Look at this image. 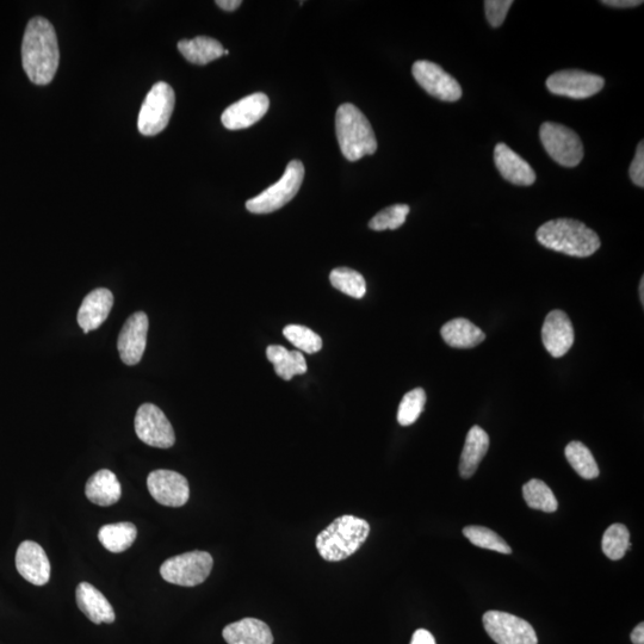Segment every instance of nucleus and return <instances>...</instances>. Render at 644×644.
I'll return each mask as SVG.
<instances>
[{"label": "nucleus", "instance_id": "1", "mask_svg": "<svg viewBox=\"0 0 644 644\" xmlns=\"http://www.w3.org/2000/svg\"><path fill=\"white\" fill-rule=\"evenodd\" d=\"M60 52L53 24L43 17L30 20L22 41L24 72L35 85H48L58 71Z\"/></svg>", "mask_w": 644, "mask_h": 644}, {"label": "nucleus", "instance_id": "2", "mask_svg": "<svg viewBox=\"0 0 644 644\" xmlns=\"http://www.w3.org/2000/svg\"><path fill=\"white\" fill-rule=\"evenodd\" d=\"M536 237L549 250L579 258L591 257L602 245L596 232L573 219L548 221L538 228Z\"/></svg>", "mask_w": 644, "mask_h": 644}, {"label": "nucleus", "instance_id": "3", "mask_svg": "<svg viewBox=\"0 0 644 644\" xmlns=\"http://www.w3.org/2000/svg\"><path fill=\"white\" fill-rule=\"evenodd\" d=\"M370 534L367 520L346 515L337 518L315 541V546L322 559L328 562H339L348 559L361 548Z\"/></svg>", "mask_w": 644, "mask_h": 644}, {"label": "nucleus", "instance_id": "4", "mask_svg": "<svg viewBox=\"0 0 644 644\" xmlns=\"http://www.w3.org/2000/svg\"><path fill=\"white\" fill-rule=\"evenodd\" d=\"M336 133L340 151L350 161L371 156L377 150V140L369 120L354 104L340 105L336 115Z\"/></svg>", "mask_w": 644, "mask_h": 644}, {"label": "nucleus", "instance_id": "5", "mask_svg": "<svg viewBox=\"0 0 644 644\" xmlns=\"http://www.w3.org/2000/svg\"><path fill=\"white\" fill-rule=\"evenodd\" d=\"M305 178V166L300 160H293L284 175L262 194L246 202V209L252 214H270L283 208L299 193Z\"/></svg>", "mask_w": 644, "mask_h": 644}, {"label": "nucleus", "instance_id": "6", "mask_svg": "<svg viewBox=\"0 0 644 644\" xmlns=\"http://www.w3.org/2000/svg\"><path fill=\"white\" fill-rule=\"evenodd\" d=\"M213 565V557L206 551H190L166 560L160 567V574L170 584L195 587L208 579Z\"/></svg>", "mask_w": 644, "mask_h": 644}, {"label": "nucleus", "instance_id": "7", "mask_svg": "<svg viewBox=\"0 0 644 644\" xmlns=\"http://www.w3.org/2000/svg\"><path fill=\"white\" fill-rule=\"evenodd\" d=\"M175 103V91L169 84L164 82L154 84L141 105L138 119L139 132L145 136H154L163 132L169 125Z\"/></svg>", "mask_w": 644, "mask_h": 644}, {"label": "nucleus", "instance_id": "8", "mask_svg": "<svg viewBox=\"0 0 644 644\" xmlns=\"http://www.w3.org/2000/svg\"><path fill=\"white\" fill-rule=\"evenodd\" d=\"M540 138L550 158L563 167H575L584 158V145L580 136L559 123H543Z\"/></svg>", "mask_w": 644, "mask_h": 644}, {"label": "nucleus", "instance_id": "9", "mask_svg": "<svg viewBox=\"0 0 644 644\" xmlns=\"http://www.w3.org/2000/svg\"><path fill=\"white\" fill-rule=\"evenodd\" d=\"M483 625L497 644H538L532 625L511 613L488 611L483 615Z\"/></svg>", "mask_w": 644, "mask_h": 644}, {"label": "nucleus", "instance_id": "10", "mask_svg": "<svg viewBox=\"0 0 644 644\" xmlns=\"http://www.w3.org/2000/svg\"><path fill=\"white\" fill-rule=\"evenodd\" d=\"M135 432L140 441L150 447L169 449L175 445V431L164 412L152 404L139 407L135 417Z\"/></svg>", "mask_w": 644, "mask_h": 644}, {"label": "nucleus", "instance_id": "11", "mask_svg": "<svg viewBox=\"0 0 644 644\" xmlns=\"http://www.w3.org/2000/svg\"><path fill=\"white\" fill-rule=\"evenodd\" d=\"M412 73L421 88L439 101L457 102L461 99V85L441 66L431 61L419 60L414 63Z\"/></svg>", "mask_w": 644, "mask_h": 644}, {"label": "nucleus", "instance_id": "12", "mask_svg": "<svg viewBox=\"0 0 644 644\" xmlns=\"http://www.w3.org/2000/svg\"><path fill=\"white\" fill-rule=\"evenodd\" d=\"M605 80L597 74L584 71H560L547 80L551 94L573 99H585L597 95L604 88Z\"/></svg>", "mask_w": 644, "mask_h": 644}, {"label": "nucleus", "instance_id": "13", "mask_svg": "<svg viewBox=\"0 0 644 644\" xmlns=\"http://www.w3.org/2000/svg\"><path fill=\"white\" fill-rule=\"evenodd\" d=\"M147 487L154 500L167 507H182L190 498L189 482L172 470H154L147 478Z\"/></svg>", "mask_w": 644, "mask_h": 644}, {"label": "nucleus", "instance_id": "14", "mask_svg": "<svg viewBox=\"0 0 644 644\" xmlns=\"http://www.w3.org/2000/svg\"><path fill=\"white\" fill-rule=\"evenodd\" d=\"M148 327L150 322L144 312L134 313L123 325L117 340V350L123 363L127 365L140 363L146 350Z\"/></svg>", "mask_w": 644, "mask_h": 644}, {"label": "nucleus", "instance_id": "15", "mask_svg": "<svg viewBox=\"0 0 644 644\" xmlns=\"http://www.w3.org/2000/svg\"><path fill=\"white\" fill-rule=\"evenodd\" d=\"M269 107V97L257 92L228 107L221 116L222 125L229 130L250 128L263 119Z\"/></svg>", "mask_w": 644, "mask_h": 644}, {"label": "nucleus", "instance_id": "16", "mask_svg": "<svg viewBox=\"0 0 644 644\" xmlns=\"http://www.w3.org/2000/svg\"><path fill=\"white\" fill-rule=\"evenodd\" d=\"M16 568L24 579L35 586L46 585L51 579V562L40 544L33 541H24L18 547Z\"/></svg>", "mask_w": 644, "mask_h": 644}, {"label": "nucleus", "instance_id": "17", "mask_svg": "<svg viewBox=\"0 0 644 644\" xmlns=\"http://www.w3.org/2000/svg\"><path fill=\"white\" fill-rule=\"evenodd\" d=\"M544 348L554 358H561L571 350L574 344V327L565 312L551 311L542 327Z\"/></svg>", "mask_w": 644, "mask_h": 644}, {"label": "nucleus", "instance_id": "18", "mask_svg": "<svg viewBox=\"0 0 644 644\" xmlns=\"http://www.w3.org/2000/svg\"><path fill=\"white\" fill-rule=\"evenodd\" d=\"M494 163L500 175L507 182L520 185V187H530L536 182V173L528 161L518 156L505 144L495 146Z\"/></svg>", "mask_w": 644, "mask_h": 644}, {"label": "nucleus", "instance_id": "19", "mask_svg": "<svg viewBox=\"0 0 644 644\" xmlns=\"http://www.w3.org/2000/svg\"><path fill=\"white\" fill-rule=\"evenodd\" d=\"M114 306V295L110 290L98 288L86 295L78 312V324L84 333L97 330L108 319Z\"/></svg>", "mask_w": 644, "mask_h": 644}, {"label": "nucleus", "instance_id": "20", "mask_svg": "<svg viewBox=\"0 0 644 644\" xmlns=\"http://www.w3.org/2000/svg\"><path fill=\"white\" fill-rule=\"evenodd\" d=\"M76 597L78 608L92 623L111 624L115 622L116 616L113 606L104 597V594L89 582H82L78 585Z\"/></svg>", "mask_w": 644, "mask_h": 644}, {"label": "nucleus", "instance_id": "21", "mask_svg": "<svg viewBox=\"0 0 644 644\" xmlns=\"http://www.w3.org/2000/svg\"><path fill=\"white\" fill-rule=\"evenodd\" d=\"M225 641L228 644H272V636L269 625L256 618H244L239 622L227 625L222 631Z\"/></svg>", "mask_w": 644, "mask_h": 644}, {"label": "nucleus", "instance_id": "22", "mask_svg": "<svg viewBox=\"0 0 644 644\" xmlns=\"http://www.w3.org/2000/svg\"><path fill=\"white\" fill-rule=\"evenodd\" d=\"M86 498L98 506H111L119 503L122 494L121 483L108 469L99 470L92 475L85 487Z\"/></svg>", "mask_w": 644, "mask_h": 644}, {"label": "nucleus", "instance_id": "23", "mask_svg": "<svg viewBox=\"0 0 644 644\" xmlns=\"http://www.w3.org/2000/svg\"><path fill=\"white\" fill-rule=\"evenodd\" d=\"M489 449V436L480 426H473L468 432L460 460V474L470 479L478 470Z\"/></svg>", "mask_w": 644, "mask_h": 644}, {"label": "nucleus", "instance_id": "24", "mask_svg": "<svg viewBox=\"0 0 644 644\" xmlns=\"http://www.w3.org/2000/svg\"><path fill=\"white\" fill-rule=\"evenodd\" d=\"M444 342L455 349H473L486 339V334L472 321L458 318L447 322L441 330Z\"/></svg>", "mask_w": 644, "mask_h": 644}, {"label": "nucleus", "instance_id": "25", "mask_svg": "<svg viewBox=\"0 0 644 644\" xmlns=\"http://www.w3.org/2000/svg\"><path fill=\"white\" fill-rule=\"evenodd\" d=\"M179 52L191 64L207 65L225 55V49L218 40L208 36H197L193 40L178 42Z\"/></svg>", "mask_w": 644, "mask_h": 644}, {"label": "nucleus", "instance_id": "26", "mask_svg": "<svg viewBox=\"0 0 644 644\" xmlns=\"http://www.w3.org/2000/svg\"><path fill=\"white\" fill-rule=\"evenodd\" d=\"M266 356L274 364L275 373L281 379L290 381L294 376L307 373L306 358L300 351H289L281 345H270Z\"/></svg>", "mask_w": 644, "mask_h": 644}, {"label": "nucleus", "instance_id": "27", "mask_svg": "<svg viewBox=\"0 0 644 644\" xmlns=\"http://www.w3.org/2000/svg\"><path fill=\"white\" fill-rule=\"evenodd\" d=\"M138 536V529L133 523H115L102 526L98 540L110 553H123L133 546Z\"/></svg>", "mask_w": 644, "mask_h": 644}, {"label": "nucleus", "instance_id": "28", "mask_svg": "<svg viewBox=\"0 0 644 644\" xmlns=\"http://www.w3.org/2000/svg\"><path fill=\"white\" fill-rule=\"evenodd\" d=\"M566 457L569 464L577 472L580 478L585 480L597 479L599 467L594 460L592 452L581 442H572L567 445Z\"/></svg>", "mask_w": 644, "mask_h": 644}, {"label": "nucleus", "instance_id": "29", "mask_svg": "<svg viewBox=\"0 0 644 644\" xmlns=\"http://www.w3.org/2000/svg\"><path fill=\"white\" fill-rule=\"evenodd\" d=\"M523 497L530 509L554 513L559 507L553 491L541 480H530L523 486Z\"/></svg>", "mask_w": 644, "mask_h": 644}, {"label": "nucleus", "instance_id": "30", "mask_svg": "<svg viewBox=\"0 0 644 644\" xmlns=\"http://www.w3.org/2000/svg\"><path fill=\"white\" fill-rule=\"evenodd\" d=\"M330 281L334 288L354 299H363L367 283L359 272L349 268H337L331 272Z\"/></svg>", "mask_w": 644, "mask_h": 644}, {"label": "nucleus", "instance_id": "31", "mask_svg": "<svg viewBox=\"0 0 644 644\" xmlns=\"http://www.w3.org/2000/svg\"><path fill=\"white\" fill-rule=\"evenodd\" d=\"M602 547L604 554L612 561L623 559L631 548L630 532L623 524H613L605 531Z\"/></svg>", "mask_w": 644, "mask_h": 644}, {"label": "nucleus", "instance_id": "32", "mask_svg": "<svg viewBox=\"0 0 644 644\" xmlns=\"http://www.w3.org/2000/svg\"><path fill=\"white\" fill-rule=\"evenodd\" d=\"M463 535L476 547L497 551L500 554L510 555L512 553V549L503 538L483 526H467L463 529Z\"/></svg>", "mask_w": 644, "mask_h": 644}, {"label": "nucleus", "instance_id": "33", "mask_svg": "<svg viewBox=\"0 0 644 644\" xmlns=\"http://www.w3.org/2000/svg\"><path fill=\"white\" fill-rule=\"evenodd\" d=\"M283 336L300 352L313 355L322 349V339L319 334L309 330L306 326L288 325L284 327Z\"/></svg>", "mask_w": 644, "mask_h": 644}, {"label": "nucleus", "instance_id": "34", "mask_svg": "<svg viewBox=\"0 0 644 644\" xmlns=\"http://www.w3.org/2000/svg\"><path fill=\"white\" fill-rule=\"evenodd\" d=\"M426 404V393L423 388H416L407 393L402 399L398 411V421L401 426H411L423 413Z\"/></svg>", "mask_w": 644, "mask_h": 644}, {"label": "nucleus", "instance_id": "35", "mask_svg": "<svg viewBox=\"0 0 644 644\" xmlns=\"http://www.w3.org/2000/svg\"><path fill=\"white\" fill-rule=\"evenodd\" d=\"M410 212L411 209L407 204H394V206L383 209L382 212L376 214L369 222V227L377 232L386 231V229L394 231V229H398L405 224L407 215Z\"/></svg>", "mask_w": 644, "mask_h": 644}, {"label": "nucleus", "instance_id": "36", "mask_svg": "<svg viewBox=\"0 0 644 644\" xmlns=\"http://www.w3.org/2000/svg\"><path fill=\"white\" fill-rule=\"evenodd\" d=\"M512 5V0H487L485 10L489 24L493 28H499L505 22Z\"/></svg>", "mask_w": 644, "mask_h": 644}, {"label": "nucleus", "instance_id": "37", "mask_svg": "<svg viewBox=\"0 0 644 644\" xmlns=\"http://www.w3.org/2000/svg\"><path fill=\"white\" fill-rule=\"evenodd\" d=\"M629 175L631 178V181L637 187L643 188L644 187V145L643 141L640 142L639 146H637L635 158L633 160V163L630 165L629 169Z\"/></svg>", "mask_w": 644, "mask_h": 644}, {"label": "nucleus", "instance_id": "38", "mask_svg": "<svg viewBox=\"0 0 644 644\" xmlns=\"http://www.w3.org/2000/svg\"><path fill=\"white\" fill-rule=\"evenodd\" d=\"M410 644H437L435 637L425 629H418L413 634Z\"/></svg>", "mask_w": 644, "mask_h": 644}, {"label": "nucleus", "instance_id": "39", "mask_svg": "<svg viewBox=\"0 0 644 644\" xmlns=\"http://www.w3.org/2000/svg\"><path fill=\"white\" fill-rule=\"evenodd\" d=\"M602 4L611 6V8L629 9L636 8V6L642 5L643 2H640V0H603Z\"/></svg>", "mask_w": 644, "mask_h": 644}, {"label": "nucleus", "instance_id": "40", "mask_svg": "<svg viewBox=\"0 0 644 644\" xmlns=\"http://www.w3.org/2000/svg\"><path fill=\"white\" fill-rule=\"evenodd\" d=\"M241 4H243L241 0H218V2H216V5H218L220 9L228 12L239 9Z\"/></svg>", "mask_w": 644, "mask_h": 644}, {"label": "nucleus", "instance_id": "41", "mask_svg": "<svg viewBox=\"0 0 644 644\" xmlns=\"http://www.w3.org/2000/svg\"><path fill=\"white\" fill-rule=\"evenodd\" d=\"M630 639L631 641H633L634 644H644V624L643 623H640L639 625H637L633 633H631Z\"/></svg>", "mask_w": 644, "mask_h": 644}, {"label": "nucleus", "instance_id": "42", "mask_svg": "<svg viewBox=\"0 0 644 644\" xmlns=\"http://www.w3.org/2000/svg\"><path fill=\"white\" fill-rule=\"evenodd\" d=\"M644 278L642 277L641 284H640V299L642 302V306L644 305Z\"/></svg>", "mask_w": 644, "mask_h": 644}, {"label": "nucleus", "instance_id": "43", "mask_svg": "<svg viewBox=\"0 0 644 644\" xmlns=\"http://www.w3.org/2000/svg\"><path fill=\"white\" fill-rule=\"evenodd\" d=\"M228 54H229V51H225V55H228Z\"/></svg>", "mask_w": 644, "mask_h": 644}]
</instances>
